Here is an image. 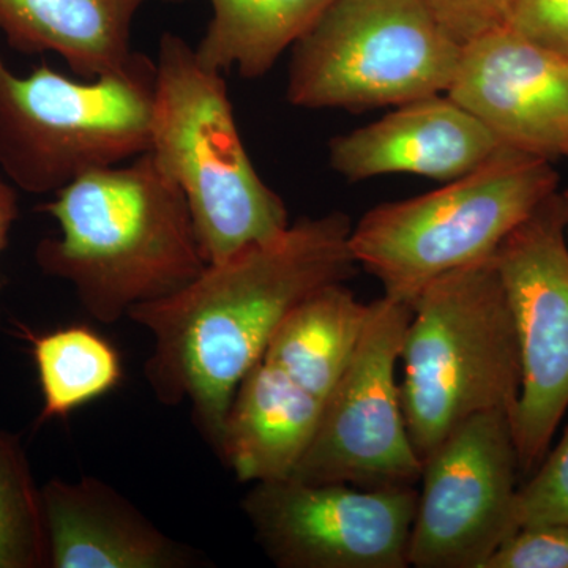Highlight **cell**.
I'll list each match as a JSON object with an SVG mask.
<instances>
[{
    "label": "cell",
    "instance_id": "1",
    "mask_svg": "<svg viewBox=\"0 0 568 568\" xmlns=\"http://www.w3.org/2000/svg\"><path fill=\"white\" fill-rule=\"evenodd\" d=\"M345 213L301 219L282 234L205 265L178 293L134 306L129 320L153 336L144 375L166 406L189 402L219 447L235 390L284 316L320 287L355 274Z\"/></svg>",
    "mask_w": 568,
    "mask_h": 568
},
{
    "label": "cell",
    "instance_id": "2",
    "mask_svg": "<svg viewBox=\"0 0 568 568\" xmlns=\"http://www.w3.org/2000/svg\"><path fill=\"white\" fill-rule=\"evenodd\" d=\"M52 196L40 211L58 222L59 235L37 245V264L70 283L99 323L178 293L207 265L185 197L149 152Z\"/></svg>",
    "mask_w": 568,
    "mask_h": 568
},
{
    "label": "cell",
    "instance_id": "3",
    "mask_svg": "<svg viewBox=\"0 0 568 568\" xmlns=\"http://www.w3.org/2000/svg\"><path fill=\"white\" fill-rule=\"evenodd\" d=\"M148 152L185 197L205 263L290 227L282 197L246 152L222 71L171 32L156 52Z\"/></svg>",
    "mask_w": 568,
    "mask_h": 568
},
{
    "label": "cell",
    "instance_id": "4",
    "mask_svg": "<svg viewBox=\"0 0 568 568\" xmlns=\"http://www.w3.org/2000/svg\"><path fill=\"white\" fill-rule=\"evenodd\" d=\"M399 362L407 432L422 465L478 414L514 416L521 388L517 331L495 256L426 284Z\"/></svg>",
    "mask_w": 568,
    "mask_h": 568
},
{
    "label": "cell",
    "instance_id": "5",
    "mask_svg": "<svg viewBox=\"0 0 568 568\" xmlns=\"http://www.w3.org/2000/svg\"><path fill=\"white\" fill-rule=\"evenodd\" d=\"M558 182L551 160L504 145L443 189L365 213L351 231V252L386 297L410 304L439 276L495 256Z\"/></svg>",
    "mask_w": 568,
    "mask_h": 568
},
{
    "label": "cell",
    "instance_id": "6",
    "mask_svg": "<svg viewBox=\"0 0 568 568\" xmlns=\"http://www.w3.org/2000/svg\"><path fill=\"white\" fill-rule=\"evenodd\" d=\"M155 61L71 80L41 63L28 77L0 58V170L31 194H55L149 151Z\"/></svg>",
    "mask_w": 568,
    "mask_h": 568
},
{
    "label": "cell",
    "instance_id": "7",
    "mask_svg": "<svg viewBox=\"0 0 568 568\" xmlns=\"http://www.w3.org/2000/svg\"><path fill=\"white\" fill-rule=\"evenodd\" d=\"M459 54L422 0H334L293 47L287 102L399 106L447 92Z\"/></svg>",
    "mask_w": 568,
    "mask_h": 568
},
{
    "label": "cell",
    "instance_id": "8",
    "mask_svg": "<svg viewBox=\"0 0 568 568\" xmlns=\"http://www.w3.org/2000/svg\"><path fill=\"white\" fill-rule=\"evenodd\" d=\"M413 306L372 302L357 349L325 398L316 435L290 478L361 488L420 481L418 457L403 410L396 366Z\"/></svg>",
    "mask_w": 568,
    "mask_h": 568
},
{
    "label": "cell",
    "instance_id": "9",
    "mask_svg": "<svg viewBox=\"0 0 568 568\" xmlns=\"http://www.w3.org/2000/svg\"><path fill=\"white\" fill-rule=\"evenodd\" d=\"M517 331L521 388L511 426L529 476L568 410V242L562 197L549 196L495 254Z\"/></svg>",
    "mask_w": 568,
    "mask_h": 568
},
{
    "label": "cell",
    "instance_id": "10",
    "mask_svg": "<svg viewBox=\"0 0 568 568\" xmlns=\"http://www.w3.org/2000/svg\"><path fill=\"white\" fill-rule=\"evenodd\" d=\"M252 485L242 510L276 567H409L414 485L361 488L290 477Z\"/></svg>",
    "mask_w": 568,
    "mask_h": 568
},
{
    "label": "cell",
    "instance_id": "11",
    "mask_svg": "<svg viewBox=\"0 0 568 568\" xmlns=\"http://www.w3.org/2000/svg\"><path fill=\"white\" fill-rule=\"evenodd\" d=\"M517 444L506 410L455 428L422 467L409 567L484 568L515 532Z\"/></svg>",
    "mask_w": 568,
    "mask_h": 568
},
{
    "label": "cell",
    "instance_id": "12",
    "mask_svg": "<svg viewBox=\"0 0 568 568\" xmlns=\"http://www.w3.org/2000/svg\"><path fill=\"white\" fill-rule=\"evenodd\" d=\"M446 93L507 148L568 156V61L514 29L462 48Z\"/></svg>",
    "mask_w": 568,
    "mask_h": 568
},
{
    "label": "cell",
    "instance_id": "13",
    "mask_svg": "<svg viewBox=\"0 0 568 568\" xmlns=\"http://www.w3.org/2000/svg\"><path fill=\"white\" fill-rule=\"evenodd\" d=\"M503 142L450 97H424L331 141L328 159L349 182L416 174L452 182L491 159Z\"/></svg>",
    "mask_w": 568,
    "mask_h": 568
},
{
    "label": "cell",
    "instance_id": "14",
    "mask_svg": "<svg viewBox=\"0 0 568 568\" xmlns=\"http://www.w3.org/2000/svg\"><path fill=\"white\" fill-rule=\"evenodd\" d=\"M48 567L194 568L196 549L156 528L125 496L97 477L52 478L41 487Z\"/></svg>",
    "mask_w": 568,
    "mask_h": 568
},
{
    "label": "cell",
    "instance_id": "15",
    "mask_svg": "<svg viewBox=\"0 0 568 568\" xmlns=\"http://www.w3.org/2000/svg\"><path fill=\"white\" fill-rule=\"evenodd\" d=\"M324 399L260 358L235 390L220 439V457L239 481L293 474L316 435Z\"/></svg>",
    "mask_w": 568,
    "mask_h": 568
},
{
    "label": "cell",
    "instance_id": "16",
    "mask_svg": "<svg viewBox=\"0 0 568 568\" xmlns=\"http://www.w3.org/2000/svg\"><path fill=\"white\" fill-rule=\"evenodd\" d=\"M144 0H0V32L24 54L52 52L84 80L132 61V28Z\"/></svg>",
    "mask_w": 568,
    "mask_h": 568
},
{
    "label": "cell",
    "instance_id": "17",
    "mask_svg": "<svg viewBox=\"0 0 568 568\" xmlns=\"http://www.w3.org/2000/svg\"><path fill=\"white\" fill-rule=\"evenodd\" d=\"M369 310L345 283L320 287L284 316L261 358L325 402L357 349Z\"/></svg>",
    "mask_w": 568,
    "mask_h": 568
},
{
    "label": "cell",
    "instance_id": "18",
    "mask_svg": "<svg viewBox=\"0 0 568 568\" xmlns=\"http://www.w3.org/2000/svg\"><path fill=\"white\" fill-rule=\"evenodd\" d=\"M334 0H211L212 18L194 47L209 69L237 70L246 80L267 73Z\"/></svg>",
    "mask_w": 568,
    "mask_h": 568
},
{
    "label": "cell",
    "instance_id": "19",
    "mask_svg": "<svg viewBox=\"0 0 568 568\" xmlns=\"http://www.w3.org/2000/svg\"><path fill=\"white\" fill-rule=\"evenodd\" d=\"M32 346L43 407L39 422L63 418L102 398L123 377L121 354L85 324L67 325L44 334L22 327Z\"/></svg>",
    "mask_w": 568,
    "mask_h": 568
},
{
    "label": "cell",
    "instance_id": "20",
    "mask_svg": "<svg viewBox=\"0 0 568 568\" xmlns=\"http://www.w3.org/2000/svg\"><path fill=\"white\" fill-rule=\"evenodd\" d=\"M48 567L41 488L20 436L0 429V568Z\"/></svg>",
    "mask_w": 568,
    "mask_h": 568
},
{
    "label": "cell",
    "instance_id": "21",
    "mask_svg": "<svg viewBox=\"0 0 568 568\" xmlns=\"http://www.w3.org/2000/svg\"><path fill=\"white\" fill-rule=\"evenodd\" d=\"M528 477L518 488L515 529L536 523L568 525V425L558 446L549 448Z\"/></svg>",
    "mask_w": 568,
    "mask_h": 568
},
{
    "label": "cell",
    "instance_id": "22",
    "mask_svg": "<svg viewBox=\"0 0 568 568\" xmlns=\"http://www.w3.org/2000/svg\"><path fill=\"white\" fill-rule=\"evenodd\" d=\"M484 568H568V525L523 526L503 541Z\"/></svg>",
    "mask_w": 568,
    "mask_h": 568
},
{
    "label": "cell",
    "instance_id": "23",
    "mask_svg": "<svg viewBox=\"0 0 568 568\" xmlns=\"http://www.w3.org/2000/svg\"><path fill=\"white\" fill-rule=\"evenodd\" d=\"M448 39L465 48L508 28L517 0H422Z\"/></svg>",
    "mask_w": 568,
    "mask_h": 568
},
{
    "label": "cell",
    "instance_id": "24",
    "mask_svg": "<svg viewBox=\"0 0 568 568\" xmlns=\"http://www.w3.org/2000/svg\"><path fill=\"white\" fill-rule=\"evenodd\" d=\"M508 28L568 61V0H517Z\"/></svg>",
    "mask_w": 568,
    "mask_h": 568
},
{
    "label": "cell",
    "instance_id": "25",
    "mask_svg": "<svg viewBox=\"0 0 568 568\" xmlns=\"http://www.w3.org/2000/svg\"><path fill=\"white\" fill-rule=\"evenodd\" d=\"M18 220V196L10 183L0 179V254L9 245L11 227Z\"/></svg>",
    "mask_w": 568,
    "mask_h": 568
},
{
    "label": "cell",
    "instance_id": "26",
    "mask_svg": "<svg viewBox=\"0 0 568 568\" xmlns=\"http://www.w3.org/2000/svg\"><path fill=\"white\" fill-rule=\"evenodd\" d=\"M560 197H562L564 222H566V237L568 242V190L566 193L560 194Z\"/></svg>",
    "mask_w": 568,
    "mask_h": 568
}]
</instances>
